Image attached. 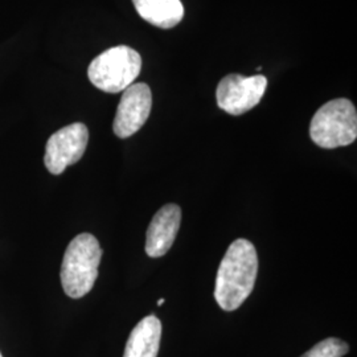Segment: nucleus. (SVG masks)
<instances>
[{"label":"nucleus","mask_w":357,"mask_h":357,"mask_svg":"<svg viewBox=\"0 0 357 357\" xmlns=\"http://www.w3.org/2000/svg\"><path fill=\"white\" fill-rule=\"evenodd\" d=\"M0 357H3V356H1V354H0Z\"/></svg>","instance_id":"obj_13"},{"label":"nucleus","mask_w":357,"mask_h":357,"mask_svg":"<svg viewBox=\"0 0 357 357\" xmlns=\"http://www.w3.org/2000/svg\"><path fill=\"white\" fill-rule=\"evenodd\" d=\"M258 257L255 245L240 238L231 243L217 271L215 299L224 311H234L255 289Z\"/></svg>","instance_id":"obj_1"},{"label":"nucleus","mask_w":357,"mask_h":357,"mask_svg":"<svg viewBox=\"0 0 357 357\" xmlns=\"http://www.w3.org/2000/svg\"><path fill=\"white\" fill-rule=\"evenodd\" d=\"M153 107V93L147 84L138 82L123 90L122 98L118 105L113 130L118 138H128L138 132Z\"/></svg>","instance_id":"obj_7"},{"label":"nucleus","mask_w":357,"mask_h":357,"mask_svg":"<svg viewBox=\"0 0 357 357\" xmlns=\"http://www.w3.org/2000/svg\"><path fill=\"white\" fill-rule=\"evenodd\" d=\"M162 323L155 315L142 319L128 336L123 357H156L160 347Z\"/></svg>","instance_id":"obj_9"},{"label":"nucleus","mask_w":357,"mask_h":357,"mask_svg":"<svg viewBox=\"0 0 357 357\" xmlns=\"http://www.w3.org/2000/svg\"><path fill=\"white\" fill-rule=\"evenodd\" d=\"M181 221V209L176 204L165 205L153 216L147 230L146 253L153 257H163L175 243Z\"/></svg>","instance_id":"obj_8"},{"label":"nucleus","mask_w":357,"mask_h":357,"mask_svg":"<svg viewBox=\"0 0 357 357\" xmlns=\"http://www.w3.org/2000/svg\"><path fill=\"white\" fill-rule=\"evenodd\" d=\"M142 70L141 54L126 45L102 52L89 65L90 82L106 93H121L134 84Z\"/></svg>","instance_id":"obj_4"},{"label":"nucleus","mask_w":357,"mask_h":357,"mask_svg":"<svg viewBox=\"0 0 357 357\" xmlns=\"http://www.w3.org/2000/svg\"><path fill=\"white\" fill-rule=\"evenodd\" d=\"M268 88L262 75L245 77L237 73L224 77L217 86V105L230 115H241L255 107Z\"/></svg>","instance_id":"obj_5"},{"label":"nucleus","mask_w":357,"mask_h":357,"mask_svg":"<svg viewBox=\"0 0 357 357\" xmlns=\"http://www.w3.org/2000/svg\"><path fill=\"white\" fill-rule=\"evenodd\" d=\"M310 137L321 149H337L354 143L357 137L355 105L345 98L323 105L311 121Z\"/></svg>","instance_id":"obj_3"},{"label":"nucleus","mask_w":357,"mask_h":357,"mask_svg":"<svg viewBox=\"0 0 357 357\" xmlns=\"http://www.w3.org/2000/svg\"><path fill=\"white\" fill-rule=\"evenodd\" d=\"M89 142V131L84 123H72L60 128L47 142L44 163L53 175L63 174L66 167L77 163Z\"/></svg>","instance_id":"obj_6"},{"label":"nucleus","mask_w":357,"mask_h":357,"mask_svg":"<svg viewBox=\"0 0 357 357\" xmlns=\"http://www.w3.org/2000/svg\"><path fill=\"white\" fill-rule=\"evenodd\" d=\"M102 249L90 233H81L66 248L61 265V284L65 294L79 299L90 293L98 277Z\"/></svg>","instance_id":"obj_2"},{"label":"nucleus","mask_w":357,"mask_h":357,"mask_svg":"<svg viewBox=\"0 0 357 357\" xmlns=\"http://www.w3.org/2000/svg\"><path fill=\"white\" fill-rule=\"evenodd\" d=\"M132 3L141 17L163 29L178 26L184 16L180 0H132Z\"/></svg>","instance_id":"obj_10"},{"label":"nucleus","mask_w":357,"mask_h":357,"mask_svg":"<svg viewBox=\"0 0 357 357\" xmlns=\"http://www.w3.org/2000/svg\"><path fill=\"white\" fill-rule=\"evenodd\" d=\"M348 344L336 337H328L317 345H314L310 351H307L301 357H343L348 354Z\"/></svg>","instance_id":"obj_11"},{"label":"nucleus","mask_w":357,"mask_h":357,"mask_svg":"<svg viewBox=\"0 0 357 357\" xmlns=\"http://www.w3.org/2000/svg\"><path fill=\"white\" fill-rule=\"evenodd\" d=\"M165 302H166V301H165L163 298H162V299H159V301H158V306H162V305H165Z\"/></svg>","instance_id":"obj_12"}]
</instances>
